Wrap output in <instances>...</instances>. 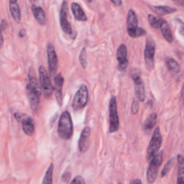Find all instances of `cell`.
<instances>
[{
  "mask_svg": "<svg viewBox=\"0 0 184 184\" xmlns=\"http://www.w3.org/2000/svg\"><path fill=\"white\" fill-rule=\"evenodd\" d=\"M73 131V122L71 114L68 111L62 113L58 121V134L62 140H68L72 137Z\"/></svg>",
  "mask_w": 184,
  "mask_h": 184,
  "instance_id": "cell-2",
  "label": "cell"
},
{
  "mask_svg": "<svg viewBox=\"0 0 184 184\" xmlns=\"http://www.w3.org/2000/svg\"><path fill=\"white\" fill-rule=\"evenodd\" d=\"M79 62L81 67L83 69L87 68L88 65V61H87V51H86L85 47H83L81 49L79 54Z\"/></svg>",
  "mask_w": 184,
  "mask_h": 184,
  "instance_id": "cell-27",
  "label": "cell"
},
{
  "mask_svg": "<svg viewBox=\"0 0 184 184\" xmlns=\"http://www.w3.org/2000/svg\"><path fill=\"white\" fill-rule=\"evenodd\" d=\"M130 183H132V184L140 183V184H141V183H142V181L140 180V179H135V180L131 181H130Z\"/></svg>",
  "mask_w": 184,
  "mask_h": 184,
  "instance_id": "cell-38",
  "label": "cell"
},
{
  "mask_svg": "<svg viewBox=\"0 0 184 184\" xmlns=\"http://www.w3.org/2000/svg\"><path fill=\"white\" fill-rule=\"evenodd\" d=\"M117 59L118 61L119 70L124 71L128 66L127 49L125 44H121L119 46L117 52Z\"/></svg>",
  "mask_w": 184,
  "mask_h": 184,
  "instance_id": "cell-15",
  "label": "cell"
},
{
  "mask_svg": "<svg viewBox=\"0 0 184 184\" xmlns=\"http://www.w3.org/2000/svg\"><path fill=\"white\" fill-rule=\"evenodd\" d=\"M162 144V135L161 134L160 127L155 129L153 134H152V138L150 140V142L148 145L147 150V160L148 161H150L153 157L158 153L160 148L161 147Z\"/></svg>",
  "mask_w": 184,
  "mask_h": 184,
  "instance_id": "cell-4",
  "label": "cell"
},
{
  "mask_svg": "<svg viewBox=\"0 0 184 184\" xmlns=\"http://www.w3.org/2000/svg\"><path fill=\"white\" fill-rule=\"evenodd\" d=\"M71 183H85V181L82 176H78L74 178L70 182Z\"/></svg>",
  "mask_w": 184,
  "mask_h": 184,
  "instance_id": "cell-31",
  "label": "cell"
},
{
  "mask_svg": "<svg viewBox=\"0 0 184 184\" xmlns=\"http://www.w3.org/2000/svg\"><path fill=\"white\" fill-rule=\"evenodd\" d=\"M87 1H88V2H92V0H87Z\"/></svg>",
  "mask_w": 184,
  "mask_h": 184,
  "instance_id": "cell-41",
  "label": "cell"
},
{
  "mask_svg": "<svg viewBox=\"0 0 184 184\" xmlns=\"http://www.w3.org/2000/svg\"><path fill=\"white\" fill-rule=\"evenodd\" d=\"M174 3L178 6H182L184 7V0H172Z\"/></svg>",
  "mask_w": 184,
  "mask_h": 184,
  "instance_id": "cell-34",
  "label": "cell"
},
{
  "mask_svg": "<svg viewBox=\"0 0 184 184\" xmlns=\"http://www.w3.org/2000/svg\"><path fill=\"white\" fill-rule=\"evenodd\" d=\"M39 79L42 92L45 99H49L51 97L53 87H52L51 78L43 66L39 67Z\"/></svg>",
  "mask_w": 184,
  "mask_h": 184,
  "instance_id": "cell-7",
  "label": "cell"
},
{
  "mask_svg": "<svg viewBox=\"0 0 184 184\" xmlns=\"http://www.w3.org/2000/svg\"><path fill=\"white\" fill-rule=\"evenodd\" d=\"M174 164H175V158H174V157H172L171 160H169V161L167 162V163L165 165V166L162 170L161 171L162 178H163L164 176H166L167 174L168 173V172L171 171L172 168H173Z\"/></svg>",
  "mask_w": 184,
  "mask_h": 184,
  "instance_id": "cell-28",
  "label": "cell"
},
{
  "mask_svg": "<svg viewBox=\"0 0 184 184\" xmlns=\"http://www.w3.org/2000/svg\"><path fill=\"white\" fill-rule=\"evenodd\" d=\"M138 27V20L137 15L132 9H130L128 12L127 20V31L129 36L135 38L137 37Z\"/></svg>",
  "mask_w": 184,
  "mask_h": 184,
  "instance_id": "cell-12",
  "label": "cell"
},
{
  "mask_svg": "<svg viewBox=\"0 0 184 184\" xmlns=\"http://www.w3.org/2000/svg\"><path fill=\"white\" fill-rule=\"evenodd\" d=\"M71 178V174L70 172H66L61 176V181L63 183L71 182L70 179Z\"/></svg>",
  "mask_w": 184,
  "mask_h": 184,
  "instance_id": "cell-30",
  "label": "cell"
},
{
  "mask_svg": "<svg viewBox=\"0 0 184 184\" xmlns=\"http://www.w3.org/2000/svg\"><path fill=\"white\" fill-rule=\"evenodd\" d=\"M163 161V151L161 150L150 161L147 171V180L149 183H153L157 179L158 171Z\"/></svg>",
  "mask_w": 184,
  "mask_h": 184,
  "instance_id": "cell-3",
  "label": "cell"
},
{
  "mask_svg": "<svg viewBox=\"0 0 184 184\" xmlns=\"http://www.w3.org/2000/svg\"><path fill=\"white\" fill-rule=\"evenodd\" d=\"M157 121V114L152 113L148 117L145 119L144 123H143V129L146 131L149 132L154 127Z\"/></svg>",
  "mask_w": 184,
  "mask_h": 184,
  "instance_id": "cell-23",
  "label": "cell"
},
{
  "mask_svg": "<svg viewBox=\"0 0 184 184\" xmlns=\"http://www.w3.org/2000/svg\"><path fill=\"white\" fill-rule=\"evenodd\" d=\"M14 117L17 121L20 122L22 124V130L26 135L32 136L35 132V124L32 118L27 114L15 112Z\"/></svg>",
  "mask_w": 184,
  "mask_h": 184,
  "instance_id": "cell-9",
  "label": "cell"
},
{
  "mask_svg": "<svg viewBox=\"0 0 184 184\" xmlns=\"http://www.w3.org/2000/svg\"><path fill=\"white\" fill-rule=\"evenodd\" d=\"M146 34V31H145L143 28L142 27H140L138 28L137 30V37H141V36H143V35H145Z\"/></svg>",
  "mask_w": 184,
  "mask_h": 184,
  "instance_id": "cell-33",
  "label": "cell"
},
{
  "mask_svg": "<svg viewBox=\"0 0 184 184\" xmlns=\"http://www.w3.org/2000/svg\"><path fill=\"white\" fill-rule=\"evenodd\" d=\"M68 3L66 1H63L61 5V12H60V23L62 30L67 35H72V27L68 20Z\"/></svg>",
  "mask_w": 184,
  "mask_h": 184,
  "instance_id": "cell-10",
  "label": "cell"
},
{
  "mask_svg": "<svg viewBox=\"0 0 184 184\" xmlns=\"http://www.w3.org/2000/svg\"><path fill=\"white\" fill-rule=\"evenodd\" d=\"M155 13L160 15H166L169 14H172L176 12L177 9L176 8L171 7L168 6H154L152 7Z\"/></svg>",
  "mask_w": 184,
  "mask_h": 184,
  "instance_id": "cell-22",
  "label": "cell"
},
{
  "mask_svg": "<svg viewBox=\"0 0 184 184\" xmlns=\"http://www.w3.org/2000/svg\"><path fill=\"white\" fill-rule=\"evenodd\" d=\"M52 173H53V163H51L47 168L43 180L42 181V184H51L52 183Z\"/></svg>",
  "mask_w": 184,
  "mask_h": 184,
  "instance_id": "cell-26",
  "label": "cell"
},
{
  "mask_svg": "<svg viewBox=\"0 0 184 184\" xmlns=\"http://www.w3.org/2000/svg\"><path fill=\"white\" fill-rule=\"evenodd\" d=\"M139 100L134 99L132 103V107H131V111H132V113L135 115V114H137L138 110H139Z\"/></svg>",
  "mask_w": 184,
  "mask_h": 184,
  "instance_id": "cell-29",
  "label": "cell"
},
{
  "mask_svg": "<svg viewBox=\"0 0 184 184\" xmlns=\"http://www.w3.org/2000/svg\"><path fill=\"white\" fill-rule=\"evenodd\" d=\"M160 29H161L162 34L165 37V39H166L168 42H170V43L173 42V34H172L171 27H170L168 23L165 20H162V22Z\"/></svg>",
  "mask_w": 184,
  "mask_h": 184,
  "instance_id": "cell-21",
  "label": "cell"
},
{
  "mask_svg": "<svg viewBox=\"0 0 184 184\" xmlns=\"http://www.w3.org/2000/svg\"><path fill=\"white\" fill-rule=\"evenodd\" d=\"M9 11L14 20L19 23L21 19V12L17 0H9Z\"/></svg>",
  "mask_w": 184,
  "mask_h": 184,
  "instance_id": "cell-17",
  "label": "cell"
},
{
  "mask_svg": "<svg viewBox=\"0 0 184 184\" xmlns=\"http://www.w3.org/2000/svg\"><path fill=\"white\" fill-rule=\"evenodd\" d=\"M90 136L91 129L88 127H86L82 130L78 140V149L81 152H86L88 150L90 146Z\"/></svg>",
  "mask_w": 184,
  "mask_h": 184,
  "instance_id": "cell-16",
  "label": "cell"
},
{
  "mask_svg": "<svg viewBox=\"0 0 184 184\" xmlns=\"http://www.w3.org/2000/svg\"><path fill=\"white\" fill-rule=\"evenodd\" d=\"M155 43L154 40L151 37L147 38L146 45L144 52L145 66L148 71H152L155 66Z\"/></svg>",
  "mask_w": 184,
  "mask_h": 184,
  "instance_id": "cell-8",
  "label": "cell"
},
{
  "mask_svg": "<svg viewBox=\"0 0 184 184\" xmlns=\"http://www.w3.org/2000/svg\"><path fill=\"white\" fill-rule=\"evenodd\" d=\"M166 66L168 70L172 73L176 74L180 71V66L178 65V62L172 58H169L166 60Z\"/></svg>",
  "mask_w": 184,
  "mask_h": 184,
  "instance_id": "cell-24",
  "label": "cell"
},
{
  "mask_svg": "<svg viewBox=\"0 0 184 184\" xmlns=\"http://www.w3.org/2000/svg\"><path fill=\"white\" fill-rule=\"evenodd\" d=\"M47 54L50 73H51L52 76H54L56 75L57 68H58V56H57L53 45L51 43V42L47 44Z\"/></svg>",
  "mask_w": 184,
  "mask_h": 184,
  "instance_id": "cell-11",
  "label": "cell"
},
{
  "mask_svg": "<svg viewBox=\"0 0 184 184\" xmlns=\"http://www.w3.org/2000/svg\"><path fill=\"white\" fill-rule=\"evenodd\" d=\"M131 77L132 78L134 85H135L136 97L140 102H144L145 99V88L144 83L141 79L140 73H134L133 75L132 74Z\"/></svg>",
  "mask_w": 184,
  "mask_h": 184,
  "instance_id": "cell-13",
  "label": "cell"
},
{
  "mask_svg": "<svg viewBox=\"0 0 184 184\" xmlns=\"http://www.w3.org/2000/svg\"><path fill=\"white\" fill-rule=\"evenodd\" d=\"M181 97L183 98V104H184V83L182 87V90H181Z\"/></svg>",
  "mask_w": 184,
  "mask_h": 184,
  "instance_id": "cell-39",
  "label": "cell"
},
{
  "mask_svg": "<svg viewBox=\"0 0 184 184\" xmlns=\"http://www.w3.org/2000/svg\"><path fill=\"white\" fill-rule=\"evenodd\" d=\"M28 78H29V82L26 87V90H27V94L31 109L35 113L37 112L38 107H39L42 89L35 76V73H34L32 71H30L29 72Z\"/></svg>",
  "mask_w": 184,
  "mask_h": 184,
  "instance_id": "cell-1",
  "label": "cell"
},
{
  "mask_svg": "<svg viewBox=\"0 0 184 184\" xmlns=\"http://www.w3.org/2000/svg\"><path fill=\"white\" fill-rule=\"evenodd\" d=\"M111 2L114 4H115L116 6H121L122 5V0H111Z\"/></svg>",
  "mask_w": 184,
  "mask_h": 184,
  "instance_id": "cell-36",
  "label": "cell"
},
{
  "mask_svg": "<svg viewBox=\"0 0 184 184\" xmlns=\"http://www.w3.org/2000/svg\"><path fill=\"white\" fill-rule=\"evenodd\" d=\"M162 20L163 19L157 17L152 15H148V21H149L150 25L152 27L155 28V29H158V28L161 27Z\"/></svg>",
  "mask_w": 184,
  "mask_h": 184,
  "instance_id": "cell-25",
  "label": "cell"
},
{
  "mask_svg": "<svg viewBox=\"0 0 184 184\" xmlns=\"http://www.w3.org/2000/svg\"><path fill=\"white\" fill-rule=\"evenodd\" d=\"M7 21L5 20H2V23H1L2 30L5 29V28L7 27Z\"/></svg>",
  "mask_w": 184,
  "mask_h": 184,
  "instance_id": "cell-35",
  "label": "cell"
},
{
  "mask_svg": "<svg viewBox=\"0 0 184 184\" xmlns=\"http://www.w3.org/2000/svg\"><path fill=\"white\" fill-rule=\"evenodd\" d=\"M109 133L116 132L118 130L119 126V120L117 112V98L112 97L109 105Z\"/></svg>",
  "mask_w": 184,
  "mask_h": 184,
  "instance_id": "cell-6",
  "label": "cell"
},
{
  "mask_svg": "<svg viewBox=\"0 0 184 184\" xmlns=\"http://www.w3.org/2000/svg\"><path fill=\"white\" fill-rule=\"evenodd\" d=\"M178 160V179L177 183L184 184V157L178 154L177 156Z\"/></svg>",
  "mask_w": 184,
  "mask_h": 184,
  "instance_id": "cell-20",
  "label": "cell"
},
{
  "mask_svg": "<svg viewBox=\"0 0 184 184\" xmlns=\"http://www.w3.org/2000/svg\"><path fill=\"white\" fill-rule=\"evenodd\" d=\"M64 83V78L62 76L61 73H58L54 77V87L53 91L55 92L56 101L58 102L59 107L62 106L63 104V86Z\"/></svg>",
  "mask_w": 184,
  "mask_h": 184,
  "instance_id": "cell-14",
  "label": "cell"
},
{
  "mask_svg": "<svg viewBox=\"0 0 184 184\" xmlns=\"http://www.w3.org/2000/svg\"><path fill=\"white\" fill-rule=\"evenodd\" d=\"M178 20V24H179V27H178V32L180 33V35L184 38V22H183L182 21H181L180 20Z\"/></svg>",
  "mask_w": 184,
  "mask_h": 184,
  "instance_id": "cell-32",
  "label": "cell"
},
{
  "mask_svg": "<svg viewBox=\"0 0 184 184\" xmlns=\"http://www.w3.org/2000/svg\"><path fill=\"white\" fill-rule=\"evenodd\" d=\"M32 12L35 18L36 19L37 22L41 25H45L46 23V18H45V14L43 9L40 7L35 5L32 6Z\"/></svg>",
  "mask_w": 184,
  "mask_h": 184,
  "instance_id": "cell-19",
  "label": "cell"
},
{
  "mask_svg": "<svg viewBox=\"0 0 184 184\" xmlns=\"http://www.w3.org/2000/svg\"><path fill=\"white\" fill-rule=\"evenodd\" d=\"M71 10H72L74 17L77 20L82 21V22H86L87 20V15L78 3L73 2L71 4Z\"/></svg>",
  "mask_w": 184,
  "mask_h": 184,
  "instance_id": "cell-18",
  "label": "cell"
},
{
  "mask_svg": "<svg viewBox=\"0 0 184 184\" xmlns=\"http://www.w3.org/2000/svg\"><path fill=\"white\" fill-rule=\"evenodd\" d=\"M88 101V91L87 86L84 84L81 85L78 90L74 95L72 108L74 111L82 109L86 107Z\"/></svg>",
  "mask_w": 184,
  "mask_h": 184,
  "instance_id": "cell-5",
  "label": "cell"
},
{
  "mask_svg": "<svg viewBox=\"0 0 184 184\" xmlns=\"http://www.w3.org/2000/svg\"><path fill=\"white\" fill-rule=\"evenodd\" d=\"M25 35H26V30L25 29L20 30V32H19V36H20V37H25Z\"/></svg>",
  "mask_w": 184,
  "mask_h": 184,
  "instance_id": "cell-37",
  "label": "cell"
},
{
  "mask_svg": "<svg viewBox=\"0 0 184 184\" xmlns=\"http://www.w3.org/2000/svg\"><path fill=\"white\" fill-rule=\"evenodd\" d=\"M3 43H4V37H3V34H1V47L3 46Z\"/></svg>",
  "mask_w": 184,
  "mask_h": 184,
  "instance_id": "cell-40",
  "label": "cell"
}]
</instances>
